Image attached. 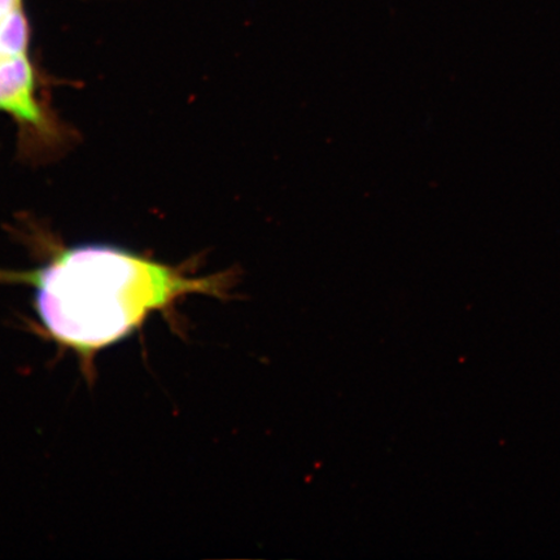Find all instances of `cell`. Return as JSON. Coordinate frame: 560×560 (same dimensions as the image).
<instances>
[{"instance_id":"cell-1","label":"cell","mask_w":560,"mask_h":560,"mask_svg":"<svg viewBox=\"0 0 560 560\" xmlns=\"http://www.w3.org/2000/svg\"><path fill=\"white\" fill-rule=\"evenodd\" d=\"M0 279L31 284L44 330L82 360H93L182 298L228 299L240 270L192 278L129 249L95 243L61 250L34 271L0 272Z\"/></svg>"},{"instance_id":"cell-4","label":"cell","mask_w":560,"mask_h":560,"mask_svg":"<svg viewBox=\"0 0 560 560\" xmlns=\"http://www.w3.org/2000/svg\"><path fill=\"white\" fill-rule=\"evenodd\" d=\"M21 0H0V20L20 9Z\"/></svg>"},{"instance_id":"cell-2","label":"cell","mask_w":560,"mask_h":560,"mask_svg":"<svg viewBox=\"0 0 560 560\" xmlns=\"http://www.w3.org/2000/svg\"><path fill=\"white\" fill-rule=\"evenodd\" d=\"M0 110L27 128L47 129L37 96V81L27 55L0 59Z\"/></svg>"},{"instance_id":"cell-3","label":"cell","mask_w":560,"mask_h":560,"mask_svg":"<svg viewBox=\"0 0 560 560\" xmlns=\"http://www.w3.org/2000/svg\"><path fill=\"white\" fill-rule=\"evenodd\" d=\"M30 42V21L21 7L0 20V59L27 55Z\"/></svg>"}]
</instances>
